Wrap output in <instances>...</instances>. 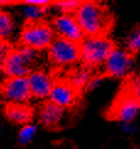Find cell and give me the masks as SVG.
I'll return each instance as SVG.
<instances>
[{"mask_svg": "<svg viewBox=\"0 0 140 149\" xmlns=\"http://www.w3.org/2000/svg\"><path fill=\"white\" fill-rule=\"evenodd\" d=\"M74 17L86 37L105 35L111 25L107 9L97 1H80Z\"/></svg>", "mask_w": 140, "mask_h": 149, "instance_id": "6da1fadb", "label": "cell"}, {"mask_svg": "<svg viewBox=\"0 0 140 149\" xmlns=\"http://www.w3.org/2000/svg\"><path fill=\"white\" fill-rule=\"evenodd\" d=\"M80 61L84 62V65L89 68L103 65V63L114 49L113 41L106 35L84 37L79 43Z\"/></svg>", "mask_w": 140, "mask_h": 149, "instance_id": "7a4b0ae2", "label": "cell"}, {"mask_svg": "<svg viewBox=\"0 0 140 149\" xmlns=\"http://www.w3.org/2000/svg\"><path fill=\"white\" fill-rule=\"evenodd\" d=\"M38 59L37 52L27 47L11 48L4 59L3 70L8 78H27Z\"/></svg>", "mask_w": 140, "mask_h": 149, "instance_id": "3957f363", "label": "cell"}, {"mask_svg": "<svg viewBox=\"0 0 140 149\" xmlns=\"http://www.w3.org/2000/svg\"><path fill=\"white\" fill-rule=\"evenodd\" d=\"M54 40V31L49 24L41 21L35 24H26L20 33V42L36 52L47 49Z\"/></svg>", "mask_w": 140, "mask_h": 149, "instance_id": "277c9868", "label": "cell"}, {"mask_svg": "<svg viewBox=\"0 0 140 149\" xmlns=\"http://www.w3.org/2000/svg\"><path fill=\"white\" fill-rule=\"evenodd\" d=\"M48 59L58 68L73 67L80 61L79 43L57 37L47 48Z\"/></svg>", "mask_w": 140, "mask_h": 149, "instance_id": "5b68a950", "label": "cell"}, {"mask_svg": "<svg viewBox=\"0 0 140 149\" xmlns=\"http://www.w3.org/2000/svg\"><path fill=\"white\" fill-rule=\"evenodd\" d=\"M103 69L107 75L116 79H124L135 72V58L125 49L114 47L103 63Z\"/></svg>", "mask_w": 140, "mask_h": 149, "instance_id": "8992f818", "label": "cell"}, {"mask_svg": "<svg viewBox=\"0 0 140 149\" xmlns=\"http://www.w3.org/2000/svg\"><path fill=\"white\" fill-rule=\"evenodd\" d=\"M0 91L4 99L12 105H26L32 97L27 78H8L0 86Z\"/></svg>", "mask_w": 140, "mask_h": 149, "instance_id": "52a82bcc", "label": "cell"}, {"mask_svg": "<svg viewBox=\"0 0 140 149\" xmlns=\"http://www.w3.org/2000/svg\"><path fill=\"white\" fill-rule=\"evenodd\" d=\"M52 29L55 33L59 35L60 38L75 42V43H80L84 38V33L74 15H57L52 22Z\"/></svg>", "mask_w": 140, "mask_h": 149, "instance_id": "ba28073f", "label": "cell"}, {"mask_svg": "<svg viewBox=\"0 0 140 149\" xmlns=\"http://www.w3.org/2000/svg\"><path fill=\"white\" fill-rule=\"evenodd\" d=\"M27 83L31 96L37 100H44L49 96L54 79L43 69H35L27 75Z\"/></svg>", "mask_w": 140, "mask_h": 149, "instance_id": "9c48e42d", "label": "cell"}, {"mask_svg": "<svg viewBox=\"0 0 140 149\" xmlns=\"http://www.w3.org/2000/svg\"><path fill=\"white\" fill-rule=\"evenodd\" d=\"M140 105L139 99L133 96L132 94H125L116 102L112 109V117L119 123L134 122L139 115Z\"/></svg>", "mask_w": 140, "mask_h": 149, "instance_id": "30bf717a", "label": "cell"}, {"mask_svg": "<svg viewBox=\"0 0 140 149\" xmlns=\"http://www.w3.org/2000/svg\"><path fill=\"white\" fill-rule=\"evenodd\" d=\"M48 99H49V102L65 110L75 105L78 100V91L67 80L54 81Z\"/></svg>", "mask_w": 140, "mask_h": 149, "instance_id": "8fae6325", "label": "cell"}, {"mask_svg": "<svg viewBox=\"0 0 140 149\" xmlns=\"http://www.w3.org/2000/svg\"><path fill=\"white\" fill-rule=\"evenodd\" d=\"M11 5H17L20 8V15L27 24L41 22L49 10L51 1H24V3H11Z\"/></svg>", "mask_w": 140, "mask_h": 149, "instance_id": "7c38bea8", "label": "cell"}, {"mask_svg": "<svg viewBox=\"0 0 140 149\" xmlns=\"http://www.w3.org/2000/svg\"><path fill=\"white\" fill-rule=\"evenodd\" d=\"M37 117H38L40 123H42L43 126L55 127L64 118V110L48 101V102L41 105Z\"/></svg>", "mask_w": 140, "mask_h": 149, "instance_id": "4fadbf2b", "label": "cell"}, {"mask_svg": "<svg viewBox=\"0 0 140 149\" xmlns=\"http://www.w3.org/2000/svg\"><path fill=\"white\" fill-rule=\"evenodd\" d=\"M5 117L9 122L14 125L25 126L31 123L33 112L27 105H12L9 104L5 109Z\"/></svg>", "mask_w": 140, "mask_h": 149, "instance_id": "5bb4252c", "label": "cell"}, {"mask_svg": "<svg viewBox=\"0 0 140 149\" xmlns=\"http://www.w3.org/2000/svg\"><path fill=\"white\" fill-rule=\"evenodd\" d=\"M92 77H94V73L91 70V68L82 64L73 69L71 73L69 74V78L67 81L76 91H79V90H82L84 88H87V84Z\"/></svg>", "mask_w": 140, "mask_h": 149, "instance_id": "9a60e30c", "label": "cell"}, {"mask_svg": "<svg viewBox=\"0 0 140 149\" xmlns=\"http://www.w3.org/2000/svg\"><path fill=\"white\" fill-rule=\"evenodd\" d=\"M15 32V20L5 9H0V42H8Z\"/></svg>", "mask_w": 140, "mask_h": 149, "instance_id": "2e32d148", "label": "cell"}, {"mask_svg": "<svg viewBox=\"0 0 140 149\" xmlns=\"http://www.w3.org/2000/svg\"><path fill=\"white\" fill-rule=\"evenodd\" d=\"M38 132V127L33 123H27L21 127V130L19 131L17 134V141L21 146H27L31 142H33V139L37 136Z\"/></svg>", "mask_w": 140, "mask_h": 149, "instance_id": "e0dca14e", "label": "cell"}, {"mask_svg": "<svg viewBox=\"0 0 140 149\" xmlns=\"http://www.w3.org/2000/svg\"><path fill=\"white\" fill-rule=\"evenodd\" d=\"M124 46H125L124 49L133 56H134V53L139 52V49H140V30L138 26L128 33V36L125 37V41H124Z\"/></svg>", "mask_w": 140, "mask_h": 149, "instance_id": "ac0fdd59", "label": "cell"}, {"mask_svg": "<svg viewBox=\"0 0 140 149\" xmlns=\"http://www.w3.org/2000/svg\"><path fill=\"white\" fill-rule=\"evenodd\" d=\"M79 4L80 1H58V3H52L51 6L54 8L59 14L71 15L78 9Z\"/></svg>", "mask_w": 140, "mask_h": 149, "instance_id": "d6986e66", "label": "cell"}, {"mask_svg": "<svg viewBox=\"0 0 140 149\" xmlns=\"http://www.w3.org/2000/svg\"><path fill=\"white\" fill-rule=\"evenodd\" d=\"M11 51V47L8 42H0V79L4 75V70H3V65H4V59L8 56V53Z\"/></svg>", "mask_w": 140, "mask_h": 149, "instance_id": "ffe728a7", "label": "cell"}, {"mask_svg": "<svg viewBox=\"0 0 140 149\" xmlns=\"http://www.w3.org/2000/svg\"><path fill=\"white\" fill-rule=\"evenodd\" d=\"M102 83H103V78L101 75H94L87 84V89L89 90H96L101 86Z\"/></svg>", "mask_w": 140, "mask_h": 149, "instance_id": "44dd1931", "label": "cell"}, {"mask_svg": "<svg viewBox=\"0 0 140 149\" xmlns=\"http://www.w3.org/2000/svg\"><path fill=\"white\" fill-rule=\"evenodd\" d=\"M121 130L127 133V134H134L137 132V126L134 122H128V123H119Z\"/></svg>", "mask_w": 140, "mask_h": 149, "instance_id": "7402d4cb", "label": "cell"}, {"mask_svg": "<svg viewBox=\"0 0 140 149\" xmlns=\"http://www.w3.org/2000/svg\"><path fill=\"white\" fill-rule=\"evenodd\" d=\"M16 149H22V148H16Z\"/></svg>", "mask_w": 140, "mask_h": 149, "instance_id": "603a6c76", "label": "cell"}, {"mask_svg": "<svg viewBox=\"0 0 140 149\" xmlns=\"http://www.w3.org/2000/svg\"><path fill=\"white\" fill-rule=\"evenodd\" d=\"M137 149H139V148H137Z\"/></svg>", "mask_w": 140, "mask_h": 149, "instance_id": "cb8c5ba5", "label": "cell"}]
</instances>
